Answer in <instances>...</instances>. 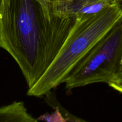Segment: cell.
I'll return each mask as SVG.
<instances>
[{
    "label": "cell",
    "instance_id": "obj_11",
    "mask_svg": "<svg viewBox=\"0 0 122 122\" xmlns=\"http://www.w3.org/2000/svg\"><path fill=\"white\" fill-rule=\"evenodd\" d=\"M1 1H2V0H0V5H1Z\"/></svg>",
    "mask_w": 122,
    "mask_h": 122
},
{
    "label": "cell",
    "instance_id": "obj_1",
    "mask_svg": "<svg viewBox=\"0 0 122 122\" xmlns=\"http://www.w3.org/2000/svg\"><path fill=\"white\" fill-rule=\"evenodd\" d=\"M75 22L38 0H2L0 48L16 62L28 89L50 66Z\"/></svg>",
    "mask_w": 122,
    "mask_h": 122
},
{
    "label": "cell",
    "instance_id": "obj_9",
    "mask_svg": "<svg viewBox=\"0 0 122 122\" xmlns=\"http://www.w3.org/2000/svg\"><path fill=\"white\" fill-rule=\"evenodd\" d=\"M108 85L112 87V88H113L114 90L122 93V74L120 77L116 82L110 83Z\"/></svg>",
    "mask_w": 122,
    "mask_h": 122
},
{
    "label": "cell",
    "instance_id": "obj_8",
    "mask_svg": "<svg viewBox=\"0 0 122 122\" xmlns=\"http://www.w3.org/2000/svg\"><path fill=\"white\" fill-rule=\"evenodd\" d=\"M58 107H59L60 109L61 112L63 113V115L66 118V122H88L86 121V120H83V119H81L79 117H77L71 114L69 112L66 110L62 106H61L59 103H58Z\"/></svg>",
    "mask_w": 122,
    "mask_h": 122
},
{
    "label": "cell",
    "instance_id": "obj_5",
    "mask_svg": "<svg viewBox=\"0 0 122 122\" xmlns=\"http://www.w3.org/2000/svg\"><path fill=\"white\" fill-rule=\"evenodd\" d=\"M0 122H38L27 112L24 102L14 101L0 107Z\"/></svg>",
    "mask_w": 122,
    "mask_h": 122
},
{
    "label": "cell",
    "instance_id": "obj_3",
    "mask_svg": "<svg viewBox=\"0 0 122 122\" xmlns=\"http://www.w3.org/2000/svg\"><path fill=\"white\" fill-rule=\"evenodd\" d=\"M122 74V17L68 75L67 89L116 82Z\"/></svg>",
    "mask_w": 122,
    "mask_h": 122
},
{
    "label": "cell",
    "instance_id": "obj_2",
    "mask_svg": "<svg viewBox=\"0 0 122 122\" xmlns=\"http://www.w3.org/2000/svg\"><path fill=\"white\" fill-rule=\"evenodd\" d=\"M122 17L117 4L98 14L75 17V22L61 49L45 73L28 89L29 96L40 97L64 83L76 64Z\"/></svg>",
    "mask_w": 122,
    "mask_h": 122
},
{
    "label": "cell",
    "instance_id": "obj_4",
    "mask_svg": "<svg viewBox=\"0 0 122 122\" xmlns=\"http://www.w3.org/2000/svg\"><path fill=\"white\" fill-rule=\"evenodd\" d=\"M122 2V0H72L66 15L75 19L79 16L95 15Z\"/></svg>",
    "mask_w": 122,
    "mask_h": 122
},
{
    "label": "cell",
    "instance_id": "obj_6",
    "mask_svg": "<svg viewBox=\"0 0 122 122\" xmlns=\"http://www.w3.org/2000/svg\"><path fill=\"white\" fill-rule=\"evenodd\" d=\"M51 92L46 94V100L48 104L54 108V112L51 114L45 113L38 117V120L45 122H66L67 119L66 117L61 112L59 107L58 102L56 98H54L51 95Z\"/></svg>",
    "mask_w": 122,
    "mask_h": 122
},
{
    "label": "cell",
    "instance_id": "obj_10",
    "mask_svg": "<svg viewBox=\"0 0 122 122\" xmlns=\"http://www.w3.org/2000/svg\"><path fill=\"white\" fill-rule=\"evenodd\" d=\"M38 1H40L41 2H42L43 4L45 5L48 6V7H50L52 8V0H38Z\"/></svg>",
    "mask_w": 122,
    "mask_h": 122
},
{
    "label": "cell",
    "instance_id": "obj_7",
    "mask_svg": "<svg viewBox=\"0 0 122 122\" xmlns=\"http://www.w3.org/2000/svg\"><path fill=\"white\" fill-rule=\"evenodd\" d=\"M71 1L72 0H52V10L56 15L68 17L66 15V11Z\"/></svg>",
    "mask_w": 122,
    "mask_h": 122
}]
</instances>
